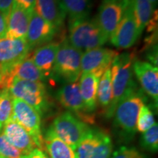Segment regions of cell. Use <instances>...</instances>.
I'll return each mask as SVG.
<instances>
[{
    "label": "cell",
    "instance_id": "obj_1",
    "mask_svg": "<svg viewBox=\"0 0 158 158\" xmlns=\"http://www.w3.org/2000/svg\"><path fill=\"white\" fill-rule=\"evenodd\" d=\"M134 60L135 54L133 53H123L118 54L112 62L110 66L112 100L108 110L105 113L107 118H111L119 102L138 89L133 79Z\"/></svg>",
    "mask_w": 158,
    "mask_h": 158
},
{
    "label": "cell",
    "instance_id": "obj_25",
    "mask_svg": "<svg viewBox=\"0 0 158 158\" xmlns=\"http://www.w3.org/2000/svg\"><path fill=\"white\" fill-rule=\"evenodd\" d=\"M13 115V98L8 90L2 89L0 94V132Z\"/></svg>",
    "mask_w": 158,
    "mask_h": 158
},
{
    "label": "cell",
    "instance_id": "obj_20",
    "mask_svg": "<svg viewBox=\"0 0 158 158\" xmlns=\"http://www.w3.org/2000/svg\"><path fill=\"white\" fill-rule=\"evenodd\" d=\"M80 77L79 86L81 94L86 111L91 113L95 110L97 108V92L100 78L91 73H82Z\"/></svg>",
    "mask_w": 158,
    "mask_h": 158
},
{
    "label": "cell",
    "instance_id": "obj_15",
    "mask_svg": "<svg viewBox=\"0 0 158 158\" xmlns=\"http://www.w3.org/2000/svg\"><path fill=\"white\" fill-rule=\"evenodd\" d=\"M133 73L135 75L142 89L157 107L158 102V69L150 63L135 59L133 64Z\"/></svg>",
    "mask_w": 158,
    "mask_h": 158
},
{
    "label": "cell",
    "instance_id": "obj_6",
    "mask_svg": "<svg viewBox=\"0 0 158 158\" xmlns=\"http://www.w3.org/2000/svg\"><path fill=\"white\" fill-rule=\"evenodd\" d=\"M76 152L78 158H110L113 153L111 138L106 130L89 127Z\"/></svg>",
    "mask_w": 158,
    "mask_h": 158
},
{
    "label": "cell",
    "instance_id": "obj_31",
    "mask_svg": "<svg viewBox=\"0 0 158 158\" xmlns=\"http://www.w3.org/2000/svg\"><path fill=\"white\" fill-rule=\"evenodd\" d=\"M14 0H0V13L8 19Z\"/></svg>",
    "mask_w": 158,
    "mask_h": 158
},
{
    "label": "cell",
    "instance_id": "obj_9",
    "mask_svg": "<svg viewBox=\"0 0 158 158\" xmlns=\"http://www.w3.org/2000/svg\"><path fill=\"white\" fill-rule=\"evenodd\" d=\"M30 49L26 39H0V72L7 74L15 65L27 58Z\"/></svg>",
    "mask_w": 158,
    "mask_h": 158
},
{
    "label": "cell",
    "instance_id": "obj_13",
    "mask_svg": "<svg viewBox=\"0 0 158 158\" xmlns=\"http://www.w3.org/2000/svg\"><path fill=\"white\" fill-rule=\"evenodd\" d=\"M118 54L117 51L104 48L85 51L81 61V74L91 73L100 78L106 69L111 66L114 59Z\"/></svg>",
    "mask_w": 158,
    "mask_h": 158
},
{
    "label": "cell",
    "instance_id": "obj_35",
    "mask_svg": "<svg viewBox=\"0 0 158 158\" xmlns=\"http://www.w3.org/2000/svg\"><path fill=\"white\" fill-rule=\"evenodd\" d=\"M149 1L150 4H151L153 10H156V7H157V6L158 0H149Z\"/></svg>",
    "mask_w": 158,
    "mask_h": 158
},
{
    "label": "cell",
    "instance_id": "obj_23",
    "mask_svg": "<svg viewBox=\"0 0 158 158\" xmlns=\"http://www.w3.org/2000/svg\"><path fill=\"white\" fill-rule=\"evenodd\" d=\"M138 31L141 35L151 19L154 11L149 0H130Z\"/></svg>",
    "mask_w": 158,
    "mask_h": 158
},
{
    "label": "cell",
    "instance_id": "obj_2",
    "mask_svg": "<svg viewBox=\"0 0 158 158\" xmlns=\"http://www.w3.org/2000/svg\"><path fill=\"white\" fill-rule=\"evenodd\" d=\"M68 39V42L73 46L82 52L101 48L108 40L95 19L91 20L88 18L69 20Z\"/></svg>",
    "mask_w": 158,
    "mask_h": 158
},
{
    "label": "cell",
    "instance_id": "obj_8",
    "mask_svg": "<svg viewBox=\"0 0 158 158\" xmlns=\"http://www.w3.org/2000/svg\"><path fill=\"white\" fill-rule=\"evenodd\" d=\"M12 118L29 134L37 149H44V138L41 131V116L34 108L22 100L13 98Z\"/></svg>",
    "mask_w": 158,
    "mask_h": 158
},
{
    "label": "cell",
    "instance_id": "obj_32",
    "mask_svg": "<svg viewBox=\"0 0 158 158\" xmlns=\"http://www.w3.org/2000/svg\"><path fill=\"white\" fill-rule=\"evenodd\" d=\"M35 2L36 0H14V2L30 13L35 10Z\"/></svg>",
    "mask_w": 158,
    "mask_h": 158
},
{
    "label": "cell",
    "instance_id": "obj_28",
    "mask_svg": "<svg viewBox=\"0 0 158 158\" xmlns=\"http://www.w3.org/2000/svg\"><path fill=\"white\" fill-rule=\"evenodd\" d=\"M21 152L10 143L2 131L0 132V156L5 158H20Z\"/></svg>",
    "mask_w": 158,
    "mask_h": 158
},
{
    "label": "cell",
    "instance_id": "obj_14",
    "mask_svg": "<svg viewBox=\"0 0 158 158\" xmlns=\"http://www.w3.org/2000/svg\"><path fill=\"white\" fill-rule=\"evenodd\" d=\"M56 99L63 107L70 110V112H74L83 122L86 123L87 118L91 121V117L86 115V111L84 101L81 94L79 82H74L71 84H67L59 88L56 91ZM78 116L77 117L78 118Z\"/></svg>",
    "mask_w": 158,
    "mask_h": 158
},
{
    "label": "cell",
    "instance_id": "obj_3",
    "mask_svg": "<svg viewBox=\"0 0 158 158\" xmlns=\"http://www.w3.org/2000/svg\"><path fill=\"white\" fill-rule=\"evenodd\" d=\"M82 54L81 51L64 40L61 43L56 54L51 78L66 84L78 81L81 75Z\"/></svg>",
    "mask_w": 158,
    "mask_h": 158
},
{
    "label": "cell",
    "instance_id": "obj_37",
    "mask_svg": "<svg viewBox=\"0 0 158 158\" xmlns=\"http://www.w3.org/2000/svg\"><path fill=\"white\" fill-rule=\"evenodd\" d=\"M0 158H5V157H2V156H0Z\"/></svg>",
    "mask_w": 158,
    "mask_h": 158
},
{
    "label": "cell",
    "instance_id": "obj_21",
    "mask_svg": "<svg viewBox=\"0 0 158 158\" xmlns=\"http://www.w3.org/2000/svg\"><path fill=\"white\" fill-rule=\"evenodd\" d=\"M43 138L51 158H78L76 152L59 138L51 127L47 130Z\"/></svg>",
    "mask_w": 158,
    "mask_h": 158
},
{
    "label": "cell",
    "instance_id": "obj_12",
    "mask_svg": "<svg viewBox=\"0 0 158 158\" xmlns=\"http://www.w3.org/2000/svg\"><path fill=\"white\" fill-rule=\"evenodd\" d=\"M60 31L40 16L34 10L29 20L26 41L31 51L54 41V37Z\"/></svg>",
    "mask_w": 158,
    "mask_h": 158
},
{
    "label": "cell",
    "instance_id": "obj_24",
    "mask_svg": "<svg viewBox=\"0 0 158 158\" xmlns=\"http://www.w3.org/2000/svg\"><path fill=\"white\" fill-rule=\"evenodd\" d=\"M69 20H78L88 18L92 0H61Z\"/></svg>",
    "mask_w": 158,
    "mask_h": 158
},
{
    "label": "cell",
    "instance_id": "obj_10",
    "mask_svg": "<svg viewBox=\"0 0 158 158\" xmlns=\"http://www.w3.org/2000/svg\"><path fill=\"white\" fill-rule=\"evenodd\" d=\"M140 36L130 2L127 0L123 16L109 40L116 48L127 49L133 46Z\"/></svg>",
    "mask_w": 158,
    "mask_h": 158
},
{
    "label": "cell",
    "instance_id": "obj_34",
    "mask_svg": "<svg viewBox=\"0 0 158 158\" xmlns=\"http://www.w3.org/2000/svg\"><path fill=\"white\" fill-rule=\"evenodd\" d=\"M7 27V19L0 13V39L5 37Z\"/></svg>",
    "mask_w": 158,
    "mask_h": 158
},
{
    "label": "cell",
    "instance_id": "obj_4",
    "mask_svg": "<svg viewBox=\"0 0 158 158\" xmlns=\"http://www.w3.org/2000/svg\"><path fill=\"white\" fill-rule=\"evenodd\" d=\"M7 90L13 98L22 100L34 108L40 116L50 108V99L43 82L13 78Z\"/></svg>",
    "mask_w": 158,
    "mask_h": 158
},
{
    "label": "cell",
    "instance_id": "obj_26",
    "mask_svg": "<svg viewBox=\"0 0 158 158\" xmlns=\"http://www.w3.org/2000/svg\"><path fill=\"white\" fill-rule=\"evenodd\" d=\"M155 124V120L152 111L148 106L145 105L142 106L138 114L136 130L143 133L152 127Z\"/></svg>",
    "mask_w": 158,
    "mask_h": 158
},
{
    "label": "cell",
    "instance_id": "obj_7",
    "mask_svg": "<svg viewBox=\"0 0 158 158\" xmlns=\"http://www.w3.org/2000/svg\"><path fill=\"white\" fill-rule=\"evenodd\" d=\"M51 127L59 138L76 152L81 141L89 129L87 124L70 111H65L57 116Z\"/></svg>",
    "mask_w": 158,
    "mask_h": 158
},
{
    "label": "cell",
    "instance_id": "obj_19",
    "mask_svg": "<svg viewBox=\"0 0 158 158\" xmlns=\"http://www.w3.org/2000/svg\"><path fill=\"white\" fill-rule=\"evenodd\" d=\"M61 42L52 41L35 48L31 60L44 74L45 78H51L55 59Z\"/></svg>",
    "mask_w": 158,
    "mask_h": 158
},
{
    "label": "cell",
    "instance_id": "obj_22",
    "mask_svg": "<svg viewBox=\"0 0 158 158\" xmlns=\"http://www.w3.org/2000/svg\"><path fill=\"white\" fill-rule=\"evenodd\" d=\"M112 100V80L110 67L106 71L99 80L97 92V105L106 113Z\"/></svg>",
    "mask_w": 158,
    "mask_h": 158
},
{
    "label": "cell",
    "instance_id": "obj_27",
    "mask_svg": "<svg viewBox=\"0 0 158 158\" xmlns=\"http://www.w3.org/2000/svg\"><path fill=\"white\" fill-rule=\"evenodd\" d=\"M142 147L152 152H157L158 149V125L155 123L151 128L143 133L141 138Z\"/></svg>",
    "mask_w": 158,
    "mask_h": 158
},
{
    "label": "cell",
    "instance_id": "obj_29",
    "mask_svg": "<svg viewBox=\"0 0 158 158\" xmlns=\"http://www.w3.org/2000/svg\"><path fill=\"white\" fill-rule=\"evenodd\" d=\"M110 158H147L135 147H121L112 153Z\"/></svg>",
    "mask_w": 158,
    "mask_h": 158
},
{
    "label": "cell",
    "instance_id": "obj_17",
    "mask_svg": "<svg viewBox=\"0 0 158 158\" xmlns=\"http://www.w3.org/2000/svg\"><path fill=\"white\" fill-rule=\"evenodd\" d=\"M31 13L26 10L15 2L13 3L7 19L5 37L10 39H26Z\"/></svg>",
    "mask_w": 158,
    "mask_h": 158
},
{
    "label": "cell",
    "instance_id": "obj_16",
    "mask_svg": "<svg viewBox=\"0 0 158 158\" xmlns=\"http://www.w3.org/2000/svg\"><path fill=\"white\" fill-rule=\"evenodd\" d=\"M2 133L10 143L19 149L22 155L36 149V145L29 134L12 117L5 124Z\"/></svg>",
    "mask_w": 158,
    "mask_h": 158
},
{
    "label": "cell",
    "instance_id": "obj_5",
    "mask_svg": "<svg viewBox=\"0 0 158 158\" xmlns=\"http://www.w3.org/2000/svg\"><path fill=\"white\" fill-rule=\"evenodd\" d=\"M144 105L141 91L135 90L119 102L114 111V126L126 138H132L136 133L139 110Z\"/></svg>",
    "mask_w": 158,
    "mask_h": 158
},
{
    "label": "cell",
    "instance_id": "obj_36",
    "mask_svg": "<svg viewBox=\"0 0 158 158\" xmlns=\"http://www.w3.org/2000/svg\"><path fill=\"white\" fill-rule=\"evenodd\" d=\"M2 73L1 72H0V84H1V82H2Z\"/></svg>",
    "mask_w": 158,
    "mask_h": 158
},
{
    "label": "cell",
    "instance_id": "obj_33",
    "mask_svg": "<svg viewBox=\"0 0 158 158\" xmlns=\"http://www.w3.org/2000/svg\"><path fill=\"white\" fill-rule=\"evenodd\" d=\"M20 158H49L43 150L40 149H35L34 150L27 155H21Z\"/></svg>",
    "mask_w": 158,
    "mask_h": 158
},
{
    "label": "cell",
    "instance_id": "obj_11",
    "mask_svg": "<svg viewBox=\"0 0 158 158\" xmlns=\"http://www.w3.org/2000/svg\"><path fill=\"white\" fill-rule=\"evenodd\" d=\"M127 0H103L95 19L100 29L109 40L122 16Z\"/></svg>",
    "mask_w": 158,
    "mask_h": 158
},
{
    "label": "cell",
    "instance_id": "obj_30",
    "mask_svg": "<svg viewBox=\"0 0 158 158\" xmlns=\"http://www.w3.org/2000/svg\"><path fill=\"white\" fill-rule=\"evenodd\" d=\"M147 49L146 57L149 61L150 64L157 67V44L150 46Z\"/></svg>",
    "mask_w": 158,
    "mask_h": 158
},
{
    "label": "cell",
    "instance_id": "obj_38",
    "mask_svg": "<svg viewBox=\"0 0 158 158\" xmlns=\"http://www.w3.org/2000/svg\"><path fill=\"white\" fill-rule=\"evenodd\" d=\"M1 92H2V90L0 89V94H1Z\"/></svg>",
    "mask_w": 158,
    "mask_h": 158
},
{
    "label": "cell",
    "instance_id": "obj_18",
    "mask_svg": "<svg viewBox=\"0 0 158 158\" xmlns=\"http://www.w3.org/2000/svg\"><path fill=\"white\" fill-rule=\"evenodd\" d=\"M35 10L47 22L62 31L67 14L61 0H36Z\"/></svg>",
    "mask_w": 158,
    "mask_h": 158
}]
</instances>
